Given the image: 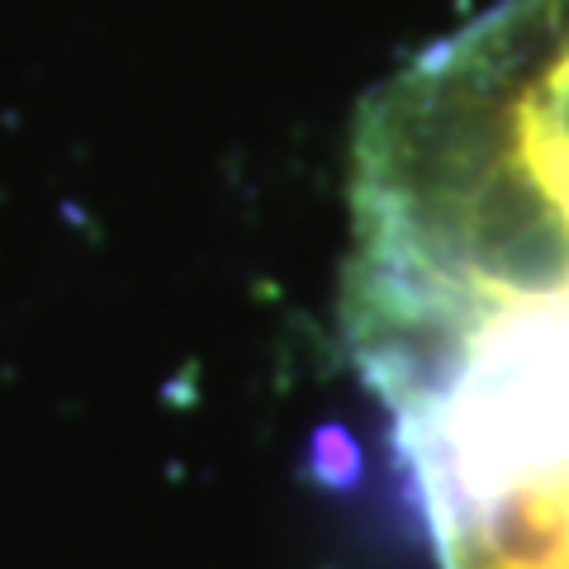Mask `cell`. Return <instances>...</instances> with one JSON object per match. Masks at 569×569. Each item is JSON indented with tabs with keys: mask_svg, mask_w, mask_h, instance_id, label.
<instances>
[{
	"mask_svg": "<svg viewBox=\"0 0 569 569\" xmlns=\"http://www.w3.org/2000/svg\"><path fill=\"white\" fill-rule=\"evenodd\" d=\"M342 337L437 569H569V0H493L366 100Z\"/></svg>",
	"mask_w": 569,
	"mask_h": 569,
	"instance_id": "6da1fadb",
	"label": "cell"
}]
</instances>
